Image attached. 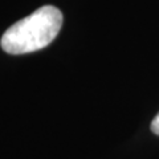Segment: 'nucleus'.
<instances>
[{
	"instance_id": "1",
	"label": "nucleus",
	"mask_w": 159,
	"mask_h": 159,
	"mask_svg": "<svg viewBox=\"0 0 159 159\" xmlns=\"http://www.w3.org/2000/svg\"><path fill=\"white\" fill-rule=\"evenodd\" d=\"M62 27V13L53 6H44L19 20L4 32L0 45L9 54H24L48 47Z\"/></svg>"
},
{
	"instance_id": "2",
	"label": "nucleus",
	"mask_w": 159,
	"mask_h": 159,
	"mask_svg": "<svg viewBox=\"0 0 159 159\" xmlns=\"http://www.w3.org/2000/svg\"><path fill=\"white\" fill-rule=\"evenodd\" d=\"M151 131L154 134H157V135H159V113L154 117L152 122H151Z\"/></svg>"
}]
</instances>
